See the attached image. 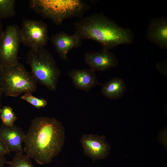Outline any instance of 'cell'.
<instances>
[{"label": "cell", "instance_id": "9", "mask_svg": "<svg viewBox=\"0 0 167 167\" xmlns=\"http://www.w3.org/2000/svg\"><path fill=\"white\" fill-rule=\"evenodd\" d=\"M84 60L90 69L95 71H104L117 66L118 60L115 55L109 50L87 51L84 54Z\"/></svg>", "mask_w": 167, "mask_h": 167}, {"label": "cell", "instance_id": "14", "mask_svg": "<svg viewBox=\"0 0 167 167\" xmlns=\"http://www.w3.org/2000/svg\"><path fill=\"white\" fill-rule=\"evenodd\" d=\"M101 85V92L103 95L113 99L122 97L126 89L125 83L121 78H113Z\"/></svg>", "mask_w": 167, "mask_h": 167}, {"label": "cell", "instance_id": "4", "mask_svg": "<svg viewBox=\"0 0 167 167\" xmlns=\"http://www.w3.org/2000/svg\"><path fill=\"white\" fill-rule=\"evenodd\" d=\"M27 62L37 82L49 90L55 91L61 72L53 55L44 47L31 49L27 55Z\"/></svg>", "mask_w": 167, "mask_h": 167}, {"label": "cell", "instance_id": "12", "mask_svg": "<svg viewBox=\"0 0 167 167\" xmlns=\"http://www.w3.org/2000/svg\"><path fill=\"white\" fill-rule=\"evenodd\" d=\"M25 134L23 129L15 125L8 126L0 125V137L7 145L10 152L22 153V147Z\"/></svg>", "mask_w": 167, "mask_h": 167}, {"label": "cell", "instance_id": "3", "mask_svg": "<svg viewBox=\"0 0 167 167\" xmlns=\"http://www.w3.org/2000/svg\"><path fill=\"white\" fill-rule=\"evenodd\" d=\"M29 2L32 9L58 25L67 19L82 18L89 8L85 1L80 0H33Z\"/></svg>", "mask_w": 167, "mask_h": 167}, {"label": "cell", "instance_id": "11", "mask_svg": "<svg viewBox=\"0 0 167 167\" xmlns=\"http://www.w3.org/2000/svg\"><path fill=\"white\" fill-rule=\"evenodd\" d=\"M146 39L161 49H167V18L155 17L150 21L146 35Z\"/></svg>", "mask_w": 167, "mask_h": 167}, {"label": "cell", "instance_id": "16", "mask_svg": "<svg viewBox=\"0 0 167 167\" xmlns=\"http://www.w3.org/2000/svg\"><path fill=\"white\" fill-rule=\"evenodd\" d=\"M0 117L2 124L8 126H12L18 119L12 108L9 106L3 107L0 109Z\"/></svg>", "mask_w": 167, "mask_h": 167}, {"label": "cell", "instance_id": "10", "mask_svg": "<svg viewBox=\"0 0 167 167\" xmlns=\"http://www.w3.org/2000/svg\"><path fill=\"white\" fill-rule=\"evenodd\" d=\"M56 51L62 60H68L67 54L71 49L81 45L82 41L76 33L69 35L64 32H60L52 35L49 38Z\"/></svg>", "mask_w": 167, "mask_h": 167}, {"label": "cell", "instance_id": "20", "mask_svg": "<svg viewBox=\"0 0 167 167\" xmlns=\"http://www.w3.org/2000/svg\"><path fill=\"white\" fill-rule=\"evenodd\" d=\"M8 162L4 157H0V167H4L6 164H7Z\"/></svg>", "mask_w": 167, "mask_h": 167}, {"label": "cell", "instance_id": "6", "mask_svg": "<svg viewBox=\"0 0 167 167\" xmlns=\"http://www.w3.org/2000/svg\"><path fill=\"white\" fill-rule=\"evenodd\" d=\"M21 43L20 29L15 25L7 26L0 40V66L8 67L19 62L18 53Z\"/></svg>", "mask_w": 167, "mask_h": 167}, {"label": "cell", "instance_id": "23", "mask_svg": "<svg viewBox=\"0 0 167 167\" xmlns=\"http://www.w3.org/2000/svg\"><path fill=\"white\" fill-rule=\"evenodd\" d=\"M0 88H1V76L0 71Z\"/></svg>", "mask_w": 167, "mask_h": 167}, {"label": "cell", "instance_id": "19", "mask_svg": "<svg viewBox=\"0 0 167 167\" xmlns=\"http://www.w3.org/2000/svg\"><path fill=\"white\" fill-rule=\"evenodd\" d=\"M10 152L7 145L0 137V157H4Z\"/></svg>", "mask_w": 167, "mask_h": 167}, {"label": "cell", "instance_id": "13", "mask_svg": "<svg viewBox=\"0 0 167 167\" xmlns=\"http://www.w3.org/2000/svg\"><path fill=\"white\" fill-rule=\"evenodd\" d=\"M68 75L75 88L87 92L97 85H102L98 82L95 71L90 69H74L70 71Z\"/></svg>", "mask_w": 167, "mask_h": 167}, {"label": "cell", "instance_id": "18", "mask_svg": "<svg viewBox=\"0 0 167 167\" xmlns=\"http://www.w3.org/2000/svg\"><path fill=\"white\" fill-rule=\"evenodd\" d=\"M20 99L27 101L37 109L44 108L47 105V102L45 99L36 97L31 92L24 94L21 96Z\"/></svg>", "mask_w": 167, "mask_h": 167}, {"label": "cell", "instance_id": "7", "mask_svg": "<svg viewBox=\"0 0 167 167\" xmlns=\"http://www.w3.org/2000/svg\"><path fill=\"white\" fill-rule=\"evenodd\" d=\"M20 35L21 42L31 49L44 47L49 40L48 27L42 21L24 20Z\"/></svg>", "mask_w": 167, "mask_h": 167}, {"label": "cell", "instance_id": "21", "mask_svg": "<svg viewBox=\"0 0 167 167\" xmlns=\"http://www.w3.org/2000/svg\"><path fill=\"white\" fill-rule=\"evenodd\" d=\"M2 27L3 26L1 21V20L0 19V40L4 31L3 30Z\"/></svg>", "mask_w": 167, "mask_h": 167}, {"label": "cell", "instance_id": "5", "mask_svg": "<svg viewBox=\"0 0 167 167\" xmlns=\"http://www.w3.org/2000/svg\"><path fill=\"white\" fill-rule=\"evenodd\" d=\"M0 71L1 88L6 96L16 97L36 90V81L22 64L19 62L8 67L0 66Z\"/></svg>", "mask_w": 167, "mask_h": 167}, {"label": "cell", "instance_id": "1", "mask_svg": "<svg viewBox=\"0 0 167 167\" xmlns=\"http://www.w3.org/2000/svg\"><path fill=\"white\" fill-rule=\"evenodd\" d=\"M65 139L64 127L55 118L36 117L25 134L24 151L38 164H49L61 152Z\"/></svg>", "mask_w": 167, "mask_h": 167}, {"label": "cell", "instance_id": "17", "mask_svg": "<svg viewBox=\"0 0 167 167\" xmlns=\"http://www.w3.org/2000/svg\"><path fill=\"white\" fill-rule=\"evenodd\" d=\"M9 167H35L30 158L22 153H16L11 160L8 161Z\"/></svg>", "mask_w": 167, "mask_h": 167}, {"label": "cell", "instance_id": "2", "mask_svg": "<svg viewBox=\"0 0 167 167\" xmlns=\"http://www.w3.org/2000/svg\"><path fill=\"white\" fill-rule=\"evenodd\" d=\"M74 24L75 33L82 40H93L109 50L121 45L131 44L134 39L130 29L120 27L101 13L82 17Z\"/></svg>", "mask_w": 167, "mask_h": 167}, {"label": "cell", "instance_id": "15", "mask_svg": "<svg viewBox=\"0 0 167 167\" xmlns=\"http://www.w3.org/2000/svg\"><path fill=\"white\" fill-rule=\"evenodd\" d=\"M15 0H0V19L14 16L16 14Z\"/></svg>", "mask_w": 167, "mask_h": 167}, {"label": "cell", "instance_id": "22", "mask_svg": "<svg viewBox=\"0 0 167 167\" xmlns=\"http://www.w3.org/2000/svg\"><path fill=\"white\" fill-rule=\"evenodd\" d=\"M3 93L2 89V88H0V109L1 107V99L2 93Z\"/></svg>", "mask_w": 167, "mask_h": 167}, {"label": "cell", "instance_id": "8", "mask_svg": "<svg viewBox=\"0 0 167 167\" xmlns=\"http://www.w3.org/2000/svg\"><path fill=\"white\" fill-rule=\"evenodd\" d=\"M79 141L84 154L93 162L105 158L109 154L110 146L103 135L84 134Z\"/></svg>", "mask_w": 167, "mask_h": 167}]
</instances>
